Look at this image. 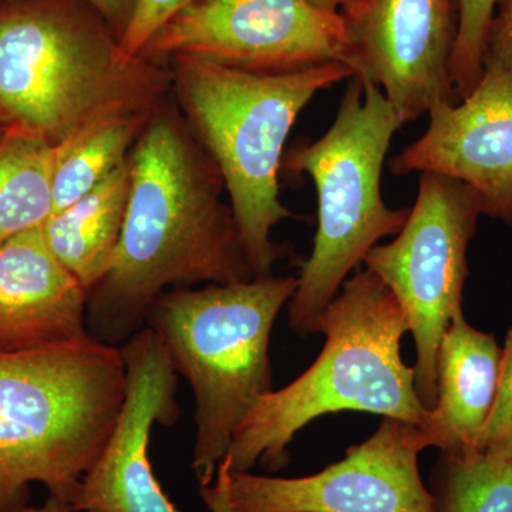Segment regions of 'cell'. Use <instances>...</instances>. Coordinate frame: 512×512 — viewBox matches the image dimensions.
<instances>
[{
    "label": "cell",
    "mask_w": 512,
    "mask_h": 512,
    "mask_svg": "<svg viewBox=\"0 0 512 512\" xmlns=\"http://www.w3.org/2000/svg\"><path fill=\"white\" fill-rule=\"evenodd\" d=\"M205 0H137L119 39L124 55L140 57L148 42L183 10Z\"/></svg>",
    "instance_id": "7402d4cb"
},
{
    "label": "cell",
    "mask_w": 512,
    "mask_h": 512,
    "mask_svg": "<svg viewBox=\"0 0 512 512\" xmlns=\"http://www.w3.org/2000/svg\"><path fill=\"white\" fill-rule=\"evenodd\" d=\"M503 349L490 333L467 322L463 311L451 320L437 353V399L420 426L417 446L443 453L476 450L497 394Z\"/></svg>",
    "instance_id": "9a60e30c"
},
{
    "label": "cell",
    "mask_w": 512,
    "mask_h": 512,
    "mask_svg": "<svg viewBox=\"0 0 512 512\" xmlns=\"http://www.w3.org/2000/svg\"><path fill=\"white\" fill-rule=\"evenodd\" d=\"M89 292L47 245L42 227L0 244V353L89 336Z\"/></svg>",
    "instance_id": "5bb4252c"
},
{
    "label": "cell",
    "mask_w": 512,
    "mask_h": 512,
    "mask_svg": "<svg viewBox=\"0 0 512 512\" xmlns=\"http://www.w3.org/2000/svg\"><path fill=\"white\" fill-rule=\"evenodd\" d=\"M120 348L90 336L0 353V512L28 505L29 485L72 505L126 396Z\"/></svg>",
    "instance_id": "5b68a950"
},
{
    "label": "cell",
    "mask_w": 512,
    "mask_h": 512,
    "mask_svg": "<svg viewBox=\"0 0 512 512\" xmlns=\"http://www.w3.org/2000/svg\"><path fill=\"white\" fill-rule=\"evenodd\" d=\"M109 25L117 39L123 35L137 0H86Z\"/></svg>",
    "instance_id": "cb8c5ba5"
},
{
    "label": "cell",
    "mask_w": 512,
    "mask_h": 512,
    "mask_svg": "<svg viewBox=\"0 0 512 512\" xmlns=\"http://www.w3.org/2000/svg\"><path fill=\"white\" fill-rule=\"evenodd\" d=\"M0 2H5V0H0Z\"/></svg>",
    "instance_id": "f1b7e54d"
},
{
    "label": "cell",
    "mask_w": 512,
    "mask_h": 512,
    "mask_svg": "<svg viewBox=\"0 0 512 512\" xmlns=\"http://www.w3.org/2000/svg\"><path fill=\"white\" fill-rule=\"evenodd\" d=\"M53 146L19 128L0 134V244L53 212Z\"/></svg>",
    "instance_id": "ac0fdd59"
},
{
    "label": "cell",
    "mask_w": 512,
    "mask_h": 512,
    "mask_svg": "<svg viewBox=\"0 0 512 512\" xmlns=\"http://www.w3.org/2000/svg\"><path fill=\"white\" fill-rule=\"evenodd\" d=\"M497 0H457V33L450 76L457 101L468 96L484 74L485 40Z\"/></svg>",
    "instance_id": "ffe728a7"
},
{
    "label": "cell",
    "mask_w": 512,
    "mask_h": 512,
    "mask_svg": "<svg viewBox=\"0 0 512 512\" xmlns=\"http://www.w3.org/2000/svg\"><path fill=\"white\" fill-rule=\"evenodd\" d=\"M340 13L345 63L382 90L403 123L457 103L450 76L457 0H356Z\"/></svg>",
    "instance_id": "8fae6325"
},
{
    "label": "cell",
    "mask_w": 512,
    "mask_h": 512,
    "mask_svg": "<svg viewBox=\"0 0 512 512\" xmlns=\"http://www.w3.org/2000/svg\"><path fill=\"white\" fill-rule=\"evenodd\" d=\"M156 110L104 117L53 147L52 214L70 207L120 167Z\"/></svg>",
    "instance_id": "e0dca14e"
},
{
    "label": "cell",
    "mask_w": 512,
    "mask_h": 512,
    "mask_svg": "<svg viewBox=\"0 0 512 512\" xmlns=\"http://www.w3.org/2000/svg\"><path fill=\"white\" fill-rule=\"evenodd\" d=\"M481 211L473 191L453 178L421 173L406 224L377 244L363 264L399 301L416 342V389L430 412L437 399V353L451 320L463 311L467 252Z\"/></svg>",
    "instance_id": "ba28073f"
},
{
    "label": "cell",
    "mask_w": 512,
    "mask_h": 512,
    "mask_svg": "<svg viewBox=\"0 0 512 512\" xmlns=\"http://www.w3.org/2000/svg\"><path fill=\"white\" fill-rule=\"evenodd\" d=\"M409 320L390 289L370 269L343 282L320 319L325 346L298 379L266 393L232 437L229 470L259 464L276 473L289 463V444L325 414L363 412L420 426L427 412L416 372L402 359Z\"/></svg>",
    "instance_id": "3957f363"
},
{
    "label": "cell",
    "mask_w": 512,
    "mask_h": 512,
    "mask_svg": "<svg viewBox=\"0 0 512 512\" xmlns=\"http://www.w3.org/2000/svg\"><path fill=\"white\" fill-rule=\"evenodd\" d=\"M313 5L320 9L328 10V12L340 13L349 9L356 0H311Z\"/></svg>",
    "instance_id": "4316f807"
},
{
    "label": "cell",
    "mask_w": 512,
    "mask_h": 512,
    "mask_svg": "<svg viewBox=\"0 0 512 512\" xmlns=\"http://www.w3.org/2000/svg\"><path fill=\"white\" fill-rule=\"evenodd\" d=\"M414 424L384 417L338 463L298 478L228 470L231 512H437L421 480Z\"/></svg>",
    "instance_id": "30bf717a"
},
{
    "label": "cell",
    "mask_w": 512,
    "mask_h": 512,
    "mask_svg": "<svg viewBox=\"0 0 512 512\" xmlns=\"http://www.w3.org/2000/svg\"><path fill=\"white\" fill-rule=\"evenodd\" d=\"M126 396L96 463L74 497V512H178L158 483L148 447L156 424L180 416L178 372L163 340L143 326L120 346Z\"/></svg>",
    "instance_id": "7c38bea8"
},
{
    "label": "cell",
    "mask_w": 512,
    "mask_h": 512,
    "mask_svg": "<svg viewBox=\"0 0 512 512\" xmlns=\"http://www.w3.org/2000/svg\"><path fill=\"white\" fill-rule=\"evenodd\" d=\"M403 124L379 87L353 76L329 130L284 157L282 168L309 175L318 195L312 254L288 303L291 328L302 338L319 333L323 312L367 252L406 224L409 210L387 207L382 195L386 156Z\"/></svg>",
    "instance_id": "52a82bcc"
},
{
    "label": "cell",
    "mask_w": 512,
    "mask_h": 512,
    "mask_svg": "<svg viewBox=\"0 0 512 512\" xmlns=\"http://www.w3.org/2000/svg\"><path fill=\"white\" fill-rule=\"evenodd\" d=\"M2 131H3V127L0 126V134H2Z\"/></svg>",
    "instance_id": "83f0119b"
},
{
    "label": "cell",
    "mask_w": 512,
    "mask_h": 512,
    "mask_svg": "<svg viewBox=\"0 0 512 512\" xmlns=\"http://www.w3.org/2000/svg\"><path fill=\"white\" fill-rule=\"evenodd\" d=\"M8 512H74L72 505L66 503V501L60 500V498L52 497L49 495L45 504L40 505V507H30V505H25V507H20L18 510L8 511Z\"/></svg>",
    "instance_id": "484cf974"
},
{
    "label": "cell",
    "mask_w": 512,
    "mask_h": 512,
    "mask_svg": "<svg viewBox=\"0 0 512 512\" xmlns=\"http://www.w3.org/2000/svg\"><path fill=\"white\" fill-rule=\"evenodd\" d=\"M429 117L426 133L390 160V171L460 181L485 217L512 227V72L485 69L473 92L436 104Z\"/></svg>",
    "instance_id": "4fadbf2b"
},
{
    "label": "cell",
    "mask_w": 512,
    "mask_h": 512,
    "mask_svg": "<svg viewBox=\"0 0 512 512\" xmlns=\"http://www.w3.org/2000/svg\"><path fill=\"white\" fill-rule=\"evenodd\" d=\"M130 197L109 274L87 299L90 338L120 348L164 292L255 278L217 164L164 100L128 154Z\"/></svg>",
    "instance_id": "6da1fadb"
},
{
    "label": "cell",
    "mask_w": 512,
    "mask_h": 512,
    "mask_svg": "<svg viewBox=\"0 0 512 512\" xmlns=\"http://www.w3.org/2000/svg\"><path fill=\"white\" fill-rule=\"evenodd\" d=\"M229 470L228 458L218 467L217 476L212 484L201 487L200 494L211 512H231L228 503L227 476Z\"/></svg>",
    "instance_id": "d4e9b609"
},
{
    "label": "cell",
    "mask_w": 512,
    "mask_h": 512,
    "mask_svg": "<svg viewBox=\"0 0 512 512\" xmlns=\"http://www.w3.org/2000/svg\"><path fill=\"white\" fill-rule=\"evenodd\" d=\"M170 66L128 57L79 0L0 2V126L59 146L94 121L156 110Z\"/></svg>",
    "instance_id": "7a4b0ae2"
},
{
    "label": "cell",
    "mask_w": 512,
    "mask_h": 512,
    "mask_svg": "<svg viewBox=\"0 0 512 512\" xmlns=\"http://www.w3.org/2000/svg\"><path fill=\"white\" fill-rule=\"evenodd\" d=\"M512 72V0H497L485 40L484 70Z\"/></svg>",
    "instance_id": "603a6c76"
},
{
    "label": "cell",
    "mask_w": 512,
    "mask_h": 512,
    "mask_svg": "<svg viewBox=\"0 0 512 512\" xmlns=\"http://www.w3.org/2000/svg\"><path fill=\"white\" fill-rule=\"evenodd\" d=\"M296 288L298 278L269 275L170 289L147 313L144 326L163 340L194 394L191 468L201 487L215 480L235 431L272 390L269 340Z\"/></svg>",
    "instance_id": "8992f818"
},
{
    "label": "cell",
    "mask_w": 512,
    "mask_h": 512,
    "mask_svg": "<svg viewBox=\"0 0 512 512\" xmlns=\"http://www.w3.org/2000/svg\"><path fill=\"white\" fill-rule=\"evenodd\" d=\"M171 93L195 140L217 164L255 278L291 251L272 241L295 218L279 198L286 140L322 90L355 76L345 63L256 73L192 56L171 59Z\"/></svg>",
    "instance_id": "277c9868"
},
{
    "label": "cell",
    "mask_w": 512,
    "mask_h": 512,
    "mask_svg": "<svg viewBox=\"0 0 512 512\" xmlns=\"http://www.w3.org/2000/svg\"><path fill=\"white\" fill-rule=\"evenodd\" d=\"M429 490L437 512H512V456L441 451Z\"/></svg>",
    "instance_id": "d6986e66"
},
{
    "label": "cell",
    "mask_w": 512,
    "mask_h": 512,
    "mask_svg": "<svg viewBox=\"0 0 512 512\" xmlns=\"http://www.w3.org/2000/svg\"><path fill=\"white\" fill-rule=\"evenodd\" d=\"M141 56L156 62L200 57L256 73L298 72L345 63V20L311 0H205L170 20Z\"/></svg>",
    "instance_id": "9c48e42d"
},
{
    "label": "cell",
    "mask_w": 512,
    "mask_h": 512,
    "mask_svg": "<svg viewBox=\"0 0 512 512\" xmlns=\"http://www.w3.org/2000/svg\"><path fill=\"white\" fill-rule=\"evenodd\" d=\"M128 158L94 190L42 225L49 248L87 292L109 274L130 197Z\"/></svg>",
    "instance_id": "2e32d148"
},
{
    "label": "cell",
    "mask_w": 512,
    "mask_h": 512,
    "mask_svg": "<svg viewBox=\"0 0 512 512\" xmlns=\"http://www.w3.org/2000/svg\"><path fill=\"white\" fill-rule=\"evenodd\" d=\"M476 450L512 456V328L501 356L494 406L478 437Z\"/></svg>",
    "instance_id": "44dd1931"
}]
</instances>
